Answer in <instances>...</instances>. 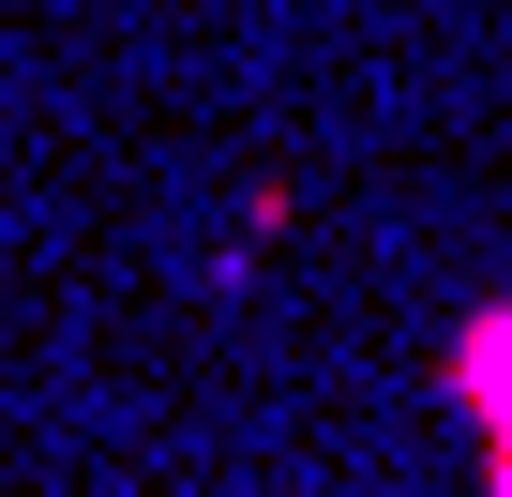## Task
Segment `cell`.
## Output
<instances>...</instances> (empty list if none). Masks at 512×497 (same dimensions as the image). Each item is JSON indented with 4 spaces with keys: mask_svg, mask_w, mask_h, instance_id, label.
I'll list each match as a JSON object with an SVG mask.
<instances>
[{
    "mask_svg": "<svg viewBox=\"0 0 512 497\" xmlns=\"http://www.w3.org/2000/svg\"><path fill=\"white\" fill-rule=\"evenodd\" d=\"M437 407L467 422L482 482L512 497V302H467V317H452V347H437Z\"/></svg>",
    "mask_w": 512,
    "mask_h": 497,
    "instance_id": "6da1fadb",
    "label": "cell"
}]
</instances>
